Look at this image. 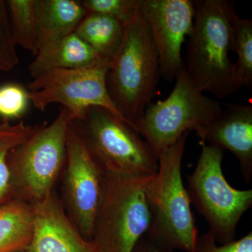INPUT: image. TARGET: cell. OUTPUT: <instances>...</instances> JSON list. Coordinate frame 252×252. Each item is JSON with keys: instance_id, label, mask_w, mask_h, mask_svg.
Instances as JSON below:
<instances>
[{"instance_id": "26", "label": "cell", "mask_w": 252, "mask_h": 252, "mask_svg": "<svg viewBox=\"0 0 252 252\" xmlns=\"http://www.w3.org/2000/svg\"><path fill=\"white\" fill-rule=\"evenodd\" d=\"M17 252H27V251H26V250H23V251H20Z\"/></svg>"}, {"instance_id": "7", "label": "cell", "mask_w": 252, "mask_h": 252, "mask_svg": "<svg viewBox=\"0 0 252 252\" xmlns=\"http://www.w3.org/2000/svg\"><path fill=\"white\" fill-rule=\"evenodd\" d=\"M202 144L193 173L187 176L190 203L207 220L217 243L234 240L237 225L252 205V190H238L225 180L222 170L223 149Z\"/></svg>"}, {"instance_id": "23", "label": "cell", "mask_w": 252, "mask_h": 252, "mask_svg": "<svg viewBox=\"0 0 252 252\" xmlns=\"http://www.w3.org/2000/svg\"><path fill=\"white\" fill-rule=\"evenodd\" d=\"M86 14L95 13L117 18L125 23L138 7L140 0H83Z\"/></svg>"}, {"instance_id": "22", "label": "cell", "mask_w": 252, "mask_h": 252, "mask_svg": "<svg viewBox=\"0 0 252 252\" xmlns=\"http://www.w3.org/2000/svg\"><path fill=\"white\" fill-rule=\"evenodd\" d=\"M6 1L0 0V71L13 70L19 63Z\"/></svg>"}, {"instance_id": "8", "label": "cell", "mask_w": 252, "mask_h": 252, "mask_svg": "<svg viewBox=\"0 0 252 252\" xmlns=\"http://www.w3.org/2000/svg\"><path fill=\"white\" fill-rule=\"evenodd\" d=\"M221 104L197 90L185 69L176 78L171 94L164 100L152 102L136 125L154 157L171 147L185 132L200 130L220 117Z\"/></svg>"}, {"instance_id": "4", "label": "cell", "mask_w": 252, "mask_h": 252, "mask_svg": "<svg viewBox=\"0 0 252 252\" xmlns=\"http://www.w3.org/2000/svg\"><path fill=\"white\" fill-rule=\"evenodd\" d=\"M70 114L63 107L51 124L36 126L32 135L7 157L13 199L34 205L54 193L66 161Z\"/></svg>"}, {"instance_id": "17", "label": "cell", "mask_w": 252, "mask_h": 252, "mask_svg": "<svg viewBox=\"0 0 252 252\" xmlns=\"http://www.w3.org/2000/svg\"><path fill=\"white\" fill-rule=\"evenodd\" d=\"M74 32L102 59L110 62L122 45L124 24L112 16L89 13Z\"/></svg>"}, {"instance_id": "24", "label": "cell", "mask_w": 252, "mask_h": 252, "mask_svg": "<svg viewBox=\"0 0 252 252\" xmlns=\"http://www.w3.org/2000/svg\"><path fill=\"white\" fill-rule=\"evenodd\" d=\"M195 252H252V232L238 240L218 245L210 231L198 237Z\"/></svg>"}, {"instance_id": "9", "label": "cell", "mask_w": 252, "mask_h": 252, "mask_svg": "<svg viewBox=\"0 0 252 252\" xmlns=\"http://www.w3.org/2000/svg\"><path fill=\"white\" fill-rule=\"evenodd\" d=\"M109 61H104L92 67L53 69L42 73L28 84L31 102L41 112L50 104H61L67 109L72 121L90 107H102L127 123L109 94Z\"/></svg>"}, {"instance_id": "25", "label": "cell", "mask_w": 252, "mask_h": 252, "mask_svg": "<svg viewBox=\"0 0 252 252\" xmlns=\"http://www.w3.org/2000/svg\"><path fill=\"white\" fill-rule=\"evenodd\" d=\"M132 252H161L148 239L142 238L134 248Z\"/></svg>"}, {"instance_id": "5", "label": "cell", "mask_w": 252, "mask_h": 252, "mask_svg": "<svg viewBox=\"0 0 252 252\" xmlns=\"http://www.w3.org/2000/svg\"><path fill=\"white\" fill-rule=\"evenodd\" d=\"M152 177L104 172L92 238L102 252H132L147 234L151 214L146 189Z\"/></svg>"}, {"instance_id": "11", "label": "cell", "mask_w": 252, "mask_h": 252, "mask_svg": "<svg viewBox=\"0 0 252 252\" xmlns=\"http://www.w3.org/2000/svg\"><path fill=\"white\" fill-rule=\"evenodd\" d=\"M160 64L161 77L168 82L185 69L182 45L193 29V1L140 0Z\"/></svg>"}, {"instance_id": "14", "label": "cell", "mask_w": 252, "mask_h": 252, "mask_svg": "<svg viewBox=\"0 0 252 252\" xmlns=\"http://www.w3.org/2000/svg\"><path fill=\"white\" fill-rule=\"evenodd\" d=\"M86 15L81 1L35 0L38 52L74 32Z\"/></svg>"}, {"instance_id": "12", "label": "cell", "mask_w": 252, "mask_h": 252, "mask_svg": "<svg viewBox=\"0 0 252 252\" xmlns=\"http://www.w3.org/2000/svg\"><path fill=\"white\" fill-rule=\"evenodd\" d=\"M34 207V230L27 252H102L94 240L81 234L54 192Z\"/></svg>"}, {"instance_id": "21", "label": "cell", "mask_w": 252, "mask_h": 252, "mask_svg": "<svg viewBox=\"0 0 252 252\" xmlns=\"http://www.w3.org/2000/svg\"><path fill=\"white\" fill-rule=\"evenodd\" d=\"M31 102L29 91L17 83L0 86V119L11 122L22 117Z\"/></svg>"}, {"instance_id": "15", "label": "cell", "mask_w": 252, "mask_h": 252, "mask_svg": "<svg viewBox=\"0 0 252 252\" xmlns=\"http://www.w3.org/2000/svg\"><path fill=\"white\" fill-rule=\"evenodd\" d=\"M29 65L32 77L53 69H81L105 61L75 32L39 51Z\"/></svg>"}, {"instance_id": "20", "label": "cell", "mask_w": 252, "mask_h": 252, "mask_svg": "<svg viewBox=\"0 0 252 252\" xmlns=\"http://www.w3.org/2000/svg\"><path fill=\"white\" fill-rule=\"evenodd\" d=\"M238 56L235 63L243 87L252 86V21L235 16L233 21V49Z\"/></svg>"}, {"instance_id": "16", "label": "cell", "mask_w": 252, "mask_h": 252, "mask_svg": "<svg viewBox=\"0 0 252 252\" xmlns=\"http://www.w3.org/2000/svg\"><path fill=\"white\" fill-rule=\"evenodd\" d=\"M34 205L12 199L0 206V252L26 250L34 230Z\"/></svg>"}, {"instance_id": "6", "label": "cell", "mask_w": 252, "mask_h": 252, "mask_svg": "<svg viewBox=\"0 0 252 252\" xmlns=\"http://www.w3.org/2000/svg\"><path fill=\"white\" fill-rule=\"evenodd\" d=\"M102 171L153 176L158 163L141 135L107 109L92 107L71 122Z\"/></svg>"}, {"instance_id": "3", "label": "cell", "mask_w": 252, "mask_h": 252, "mask_svg": "<svg viewBox=\"0 0 252 252\" xmlns=\"http://www.w3.org/2000/svg\"><path fill=\"white\" fill-rule=\"evenodd\" d=\"M185 132L158 158V169L147 184L146 193L151 214L147 238L161 252L180 250L195 252L198 231L190 200L182 177Z\"/></svg>"}, {"instance_id": "1", "label": "cell", "mask_w": 252, "mask_h": 252, "mask_svg": "<svg viewBox=\"0 0 252 252\" xmlns=\"http://www.w3.org/2000/svg\"><path fill=\"white\" fill-rule=\"evenodd\" d=\"M193 29L187 46L185 72L202 93L229 97L243 88L228 54L233 49L234 3L228 0L193 1Z\"/></svg>"}, {"instance_id": "19", "label": "cell", "mask_w": 252, "mask_h": 252, "mask_svg": "<svg viewBox=\"0 0 252 252\" xmlns=\"http://www.w3.org/2000/svg\"><path fill=\"white\" fill-rule=\"evenodd\" d=\"M6 4L16 46L35 56L38 53L35 0H7Z\"/></svg>"}, {"instance_id": "2", "label": "cell", "mask_w": 252, "mask_h": 252, "mask_svg": "<svg viewBox=\"0 0 252 252\" xmlns=\"http://www.w3.org/2000/svg\"><path fill=\"white\" fill-rule=\"evenodd\" d=\"M160 78L158 56L140 0L124 25L122 45L109 62L107 74L112 102L136 131V125L157 94Z\"/></svg>"}, {"instance_id": "18", "label": "cell", "mask_w": 252, "mask_h": 252, "mask_svg": "<svg viewBox=\"0 0 252 252\" xmlns=\"http://www.w3.org/2000/svg\"><path fill=\"white\" fill-rule=\"evenodd\" d=\"M36 127L24 122H0V206L13 199L7 157L9 153L32 135Z\"/></svg>"}, {"instance_id": "10", "label": "cell", "mask_w": 252, "mask_h": 252, "mask_svg": "<svg viewBox=\"0 0 252 252\" xmlns=\"http://www.w3.org/2000/svg\"><path fill=\"white\" fill-rule=\"evenodd\" d=\"M64 167L61 203L81 234L92 240L104 172L91 157L71 122L68 127Z\"/></svg>"}, {"instance_id": "13", "label": "cell", "mask_w": 252, "mask_h": 252, "mask_svg": "<svg viewBox=\"0 0 252 252\" xmlns=\"http://www.w3.org/2000/svg\"><path fill=\"white\" fill-rule=\"evenodd\" d=\"M220 117L197 130L203 143L229 151L238 159L244 180L252 177V105L225 104Z\"/></svg>"}]
</instances>
